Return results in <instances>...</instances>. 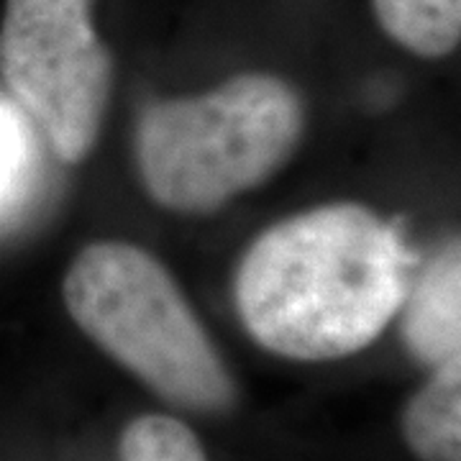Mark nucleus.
Instances as JSON below:
<instances>
[{"mask_svg":"<svg viewBox=\"0 0 461 461\" xmlns=\"http://www.w3.org/2000/svg\"><path fill=\"white\" fill-rule=\"evenodd\" d=\"M408 285L411 257L400 230L366 205L330 203L259 233L233 290L239 318L262 348L329 362L377 341Z\"/></svg>","mask_w":461,"mask_h":461,"instance_id":"nucleus-1","label":"nucleus"},{"mask_svg":"<svg viewBox=\"0 0 461 461\" xmlns=\"http://www.w3.org/2000/svg\"><path fill=\"white\" fill-rule=\"evenodd\" d=\"M305 133V100L277 75L241 72L195 98L149 103L133 149L157 205L213 213L287 165Z\"/></svg>","mask_w":461,"mask_h":461,"instance_id":"nucleus-2","label":"nucleus"},{"mask_svg":"<svg viewBox=\"0 0 461 461\" xmlns=\"http://www.w3.org/2000/svg\"><path fill=\"white\" fill-rule=\"evenodd\" d=\"M65 305L85 336L167 402L226 412L236 402L229 366L172 272L126 241L85 247L65 275Z\"/></svg>","mask_w":461,"mask_h":461,"instance_id":"nucleus-3","label":"nucleus"},{"mask_svg":"<svg viewBox=\"0 0 461 461\" xmlns=\"http://www.w3.org/2000/svg\"><path fill=\"white\" fill-rule=\"evenodd\" d=\"M0 77L59 159H87L113 83V57L98 32L95 0H5Z\"/></svg>","mask_w":461,"mask_h":461,"instance_id":"nucleus-4","label":"nucleus"},{"mask_svg":"<svg viewBox=\"0 0 461 461\" xmlns=\"http://www.w3.org/2000/svg\"><path fill=\"white\" fill-rule=\"evenodd\" d=\"M402 313V339L418 362L429 366L461 357V249L451 239L430 264L408 285Z\"/></svg>","mask_w":461,"mask_h":461,"instance_id":"nucleus-5","label":"nucleus"},{"mask_svg":"<svg viewBox=\"0 0 461 461\" xmlns=\"http://www.w3.org/2000/svg\"><path fill=\"white\" fill-rule=\"evenodd\" d=\"M405 444L420 461H461V357L433 369L402 412Z\"/></svg>","mask_w":461,"mask_h":461,"instance_id":"nucleus-6","label":"nucleus"},{"mask_svg":"<svg viewBox=\"0 0 461 461\" xmlns=\"http://www.w3.org/2000/svg\"><path fill=\"white\" fill-rule=\"evenodd\" d=\"M387 39L420 59H444L461 41V0H369Z\"/></svg>","mask_w":461,"mask_h":461,"instance_id":"nucleus-7","label":"nucleus"},{"mask_svg":"<svg viewBox=\"0 0 461 461\" xmlns=\"http://www.w3.org/2000/svg\"><path fill=\"white\" fill-rule=\"evenodd\" d=\"M121 461H208V456L182 420L141 415L121 436Z\"/></svg>","mask_w":461,"mask_h":461,"instance_id":"nucleus-8","label":"nucleus"},{"mask_svg":"<svg viewBox=\"0 0 461 461\" xmlns=\"http://www.w3.org/2000/svg\"><path fill=\"white\" fill-rule=\"evenodd\" d=\"M23 154H26L23 131H21L14 113H8L0 105V200L14 190L18 175H21Z\"/></svg>","mask_w":461,"mask_h":461,"instance_id":"nucleus-9","label":"nucleus"}]
</instances>
